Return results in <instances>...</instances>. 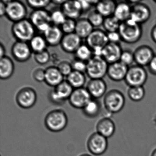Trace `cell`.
Masks as SVG:
<instances>
[{"label":"cell","instance_id":"obj_1","mask_svg":"<svg viewBox=\"0 0 156 156\" xmlns=\"http://www.w3.org/2000/svg\"><path fill=\"white\" fill-rule=\"evenodd\" d=\"M118 31L122 41L129 44L137 42L142 35L141 25L130 19L121 23Z\"/></svg>","mask_w":156,"mask_h":156},{"label":"cell","instance_id":"obj_2","mask_svg":"<svg viewBox=\"0 0 156 156\" xmlns=\"http://www.w3.org/2000/svg\"><path fill=\"white\" fill-rule=\"evenodd\" d=\"M68 123L67 115L62 109H55L47 114L44 124L47 129L53 132H58L65 129Z\"/></svg>","mask_w":156,"mask_h":156},{"label":"cell","instance_id":"obj_3","mask_svg":"<svg viewBox=\"0 0 156 156\" xmlns=\"http://www.w3.org/2000/svg\"><path fill=\"white\" fill-rule=\"evenodd\" d=\"M35 27L29 20L24 19L14 23L12 32L17 41L28 42L35 36Z\"/></svg>","mask_w":156,"mask_h":156},{"label":"cell","instance_id":"obj_4","mask_svg":"<svg viewBox=\"0 0 156 156\" xmlns=\"http://www.w3.org/2000/svg\"><path fill=\"white\" fill-rule=\"evenodd\" d=\"M125 103L124 94L116 89L108 91L104 98V106L110 114H116L121 111L125 106Z\"/></svg>","mask_w":156,"mask_h":156},{"label":"cell","instance_id":"obj_5","mask_svg":"<svg viewBox=\"0 0 156 156\" xmlns=\"http://www.w3.org/2000/svg\"><path fill=\"white\" fill-rule=\"evenodd\" d=\"M108 65L103 57L94 56L87 62L86 73L91 79H103L107 74Z\"/></svg>","mask_w":156,"mask_h":156},{"label":"cell","instance_id":"obj_6","mask_svg":"<svg viewBox=\"0 0 156 156\" xmlns=\"http://www.w3.org/2000/svg\"><path fill=\"white\" fill-rule=\"evenodd\" d=\"M147 73L144 67L137 65L129 66L125 81L128 86H143L147 79Z\"/></svg>","mask_w":156,"mask_h":156},{"label":"cell","instance_id":"obj_7","mask_svg":"<svg viewBox=\"0 0 156 156\" xmlns=\"http://www.w3.org/2000/svg\"><path fill=\"white\" fill-rule=\"evenodd\" d=\"M7 5L6 16L14 23L24 20L27 14L25 5L19 1H3Z\"/></svg>","mask_w":156,"mask_h":156},{"label":"cell","instance_id":"obj_8","mask_svg":"<svg viewBox=\"0 0 156 156\" xmlns=\"http://www.w3.org/2000/svg\"><path fill=\"white\" fill-rule=\"evenodd\" d=\"M73 90L69 83L66 80H64L50 92L49 99L55 105H62L66 100L69 99Z\"/></svg>","mask_w":156,"mask_h":156},{"label":"cell","instance_id":"obj_9","mask_svg":"<svg viewBox=\"0 0 156 156\" xmlns=\"http://www.w3.org/2000/svg\"><path fill=\"white\" fill-rule=\"evenodd\" d=\"M29 20L35 29L43 33L51 25V13L45 9L34 10L30 13Z\"/></svg>","mask_w":156,"mask_h":156},{"label":"cell","instance_id":"obj_10","mask_svg":"<svg viewBox=\"0 0 156 156\" xmlns=\"http://www.w3.org/2000/svg\"><path fill=\"white\" fill-rule=\"evenodd\" d=\"M87 147L89 152L93 155H103L106 152L108 147V139L98 132H95L88 138Z\"/></svg>","mask_w":156,"mask_h":156},{"label":"cell","instance_id":"obj_11","mask_svg":"<svg viewBox=\"0 0 156 156\" xmlns=\"http://www.w3.org/2000/svg\"><path fill=\"white\" fill-rule=\"evenodd\" d=\"M37 95L34 88L29 87L21 88L17 93L16 101L20 107L28 109L33 107L37 101Z\"/></svg>","mask_w":156,"mask_h":156},{"label":"cell","instance_id":"obj_12","mask_svg":"<svg viewBox=\"0 0 156 156\" xmlns=\"http://www.w3.org/2000/svg\"><path fill=\"white\" fill-rule=\"evenodd\" d=\"M92 98L87 88L83 87L74 89L68 100L73 107L83 109Z\"/></svg>","mask_w":156,"mask_h":156},{"label":"cell","instance_id":"obj_13","mask_svg":"<svg viewBox=\"0 0 156 156\" xmlns=\"http://www.w3.org/2000/svg\"><path fill=\"white\" fill-rule=\"evenodd\" d=\"M32 52L29 44L25 42L17 41L11 48L12 57L20 62H24L29 60L31 56Z\"/></svg>","mask_w":156,"mask_h":156},{"label":"cell","instance_id":"obj_14","mask_svg":"<svg viewBox=\"0 0 156 156\" xmlns=\"http://www.w3.org/2000/svg\"><path fill=\"white\" fill-rule=\"evenodd\" d=\"M151 14L150 9L148 6L140 1L131 7L130 19L141 25L148 20Z\"/></svg>","mask_w":156,"mask_h":156},{"label":"cell","instance_id":"obj_15","mask_svg":"<svg viewBox=\"0 0 156 156\" xmlns=\"http://www.w3.org/2000/svg\"><path fill=\"white\" fill-rule=\"evenodd\" d=\"M133 53L135 62L142 67L147 66L155 55L152 48L146 45L137 47Z\"/></svg>","mask_w":156,"mask_h":156},{"label":"cell","instance_id":"obj_16","mask_svg":"<svg viewBox=\"0 0 156 156\" xmlns=\"http://www.w3.org/2000/svg\"><path fill=\"white\" fill-rule=\"evenodd\" d=\"M87 44L92 50L103 48L108 43L106 33L99 29L94 30L86 39Z\"/></svg>","mask_w":156,"mask_h":156},{"label":"cell","instance_id":"obj_17","mask_svg":"<svg viewBox=\"0 0 156 156\" xmlns=\"http://www.w3.org/2000/svg\"><path fill=\"white\" fill-rule=\"evenodd\" d=\"M122 52L119 44L108 42L103 48L102 57L108 64H111L119 62Z\"/></svg>","mask_w":156,"mask_h":156},{"label":"cell","instance_id":"obj_18","mask_svg":"<svg viewBox=\"0 0 156 156\" xmlns=\"http://www.w3.org/2000/svg\"><path fill=\"white\" fill-rule=\"evenodd\" d=\"M129 67L120 62L108 65L107 75L109 78L115 82L125 80Z\"/></svg>","mask_w":156,"mask_h":156},{"label":"cell","instance_id":"obj_19","mask_svg":"<svg viewBox=\"0 0 156 156\" xmlns=\"http://www.w3.org/2000/svg\"><path fill=\"white\" fill-rule=\"evenodd\" d=\"M60 44L66 52L75 53L82 44V39L75 33L65 34L64 35Z\"/></svg>","mask_w":156,"mask_h":156},{"label":"cell","instance_id":"obj_20","mask_svg":"<svg viewBox=\"0 0 156 156\" xmlns=\"http://www.w3.org/2000/svg\"><path fill=\"white\" fill-rule=\"evenodd\" d=\"M86 88L92 98L98 99L106 94L107 84L103 79H91Z\"/></svg>","mask_w":156,"mask_h":156},{"label":"cell","instance_id":"obj_21","mask_svg":"<svg viewBox=\"0 0 156 156\" xmlns=\"http://www.w3.org/2000/svg\"><path fill=\"white\" fill-rule=\"evenodd\" d=\"M61 10L66 18L74 20L78 19L83 12L79 1H66Z\"/></svg>","mask_w":156,"mask_h":156},{"label":"cell","instance_id":"obj_22","mask_svg":"<svg viewBox=\"0 0 156 156\" xmlns=\"http://www.w3.org/2000/svg\"><path fill=\"white\" fill-rule=\"evenodd\" d=\"M63 36V32L61 28L54 25H51L44 33V37L47 44L52 46L61 44Z\"/></svg>","mask_w":156,"mask_h":156},{"label":"cell","instance_id":"obj_23","mask_svg":"<svg viewBox=\"0 0 156 156\" xmlns=\"http://www.w3.org/2000/svg\"><path fill=\"white\" fill-rule=\"evenodd\" d=\"M115 129L114 121L107 117L100 119L96 125L97 132L107 139L114 135Z\"/></svg>","mask_w":156,"mask_h":156},{"label":"cell","instance_id":"obj_24","mask_svg":"<svg viewBox=\"0 0 156 156\" xmlns=\"http://www.w3.org/2000/svg\"><path fill=\"white\" fill-rule=\"evenodd\" d=\"M45 70L44 82L48 85L55 87L64 81V76L61 73L57 67L50 66Z\"/></svg>","mask_w":156,"mask_h":156},{"label":"cell","instance_id":"obj_25","mask_svg":"<svg viewBox=\"0 0 156 156\" xmlns=\"http://www.w3.org/2000/svg\"><path fill=\"white\" fill-rule=\"evenodd\" d=\"M14 71L13 61L10 57L5 56L0 60V78L6 80L11 77Z\"/></svg>","mask_w":156,"mask_h":156},{"label":"cell","instance_id":"obj_26","mask_svg":"<svg viewBox=\"0 0 156 156\" xmlns=\"http://www.w3.org/2000/svg\"><path fill=\"white\" fill-rule=\"evenodd\" d=\"M94 30V27L87 19L83 18L76 21L75 33L82 39H86Z\"/></svg>","mask_w":156,"mask_h":156},{"label":"cell","instance_id":"obj_27","mask_svg":"<svg viewBox=\"0 0 156 156\" xmlns=\"http://www.w3.org/2000/svg\"><path fill=\"white\" fill-rule=\"evenodd\" d=\"M116 5L112 0L100 1L96 5V10L105 18L114 15Z\"/></svg>","mask_w":156,"mask_h":156},{"label":"cell","instance_id":"obj_28","mask_svg":"<svg viewBox=\"0 0 156 156\" xmlns=\"http://www.w3.org/2000/svg\"><path fill=\"white\" fill-rule=\"evenodd\" d=\"M131 12V7L129 3L127 2H122L117 3L114 16L122 23L130 19Z\"/></svg>","mask_w":156,"mask_h":156},{"label":"cell","instance_id":"obj_29","mask_svg":"<svg viewBox=\"0 0 156 156\" xmlns=\"http://www.w3.org/2000/svg\"><path fill=\"white\" fill-rule=\"evenodd\" d=\"M66 81L74 89L83 87L85 84L86 78L84 73L73 71L68 76Z\"/></svg>","mask_w":156,"mask_h":156},{"label":"cell","instance_id":"obj_30","mask_svg":"<svg viewBox=\"0 0 156 156\" xmlns=\"http://www.w3.org/2000/svg\"><path fill=\"white\" fill-rule=\"evenodd\" d=\"M101 109V105L98 99L92 98L83 109L84 114L89 118L97 116Z\"/></svg>","mask_w":156,"mask_h":156},{"label":"cell","instance_id":"obj_31","mask_svg":"<svg viewBox=\"0 0 156 156\" xmlns=\"http://www.w3.org/2000/svg\"><path fill=\"white\" fill-rule=\"evenodd\" d=\"M47 44L44 37L39 35H35L29 42L31 49L34 53L46 50Z\"/></svg>","mask_w":156,"mask_h":156},{"label":"cell","instance_id":"obj_32","mask_svg":"<svg viewBox=\"0 0 156 156\" xmlns=\"http://www.w3.org/2000/svg\"><path fill=\"white\" fill-rule=\"evenodd\" d=\"M76 59L83 62H88L93 55V51L87 44H82L75 52Z\"/></svg>","mask_w":156,"mask_h":156},{"label":"cell","instance_id":"obj_33","mask_svg":"<svg viewBox=\"0 0 156 156\" xmlns=\"http://www.w3.org/2000/svg\"><path fill=\"white\" fill-rule=\"evenodd\" d=\"M127 94L130 100L134 102H139L145 97V89L143 86L131 87L128 90Z\"/></svg>","mask_w":156,"mask_h":156},{"label":"cell","instance_id":"obj_34","mask_svg":"<svg viewBox=\"0 0 156 156\" xmlns=\"http://www.w3.org/2000/svg\"><path fill=\"white\" fill-rule=\"evenodd\" d=\"M121 22L114 15L105 19L103 26L107 33L118 31Z\"/></svg>","mask_w":156,"mask_h":156},{"label":"cell","instance_id":"obj_35","mask_svg":"<svg viewBox=\"0 0 156 156\" xmlns=\"http://www.w3.org/2000/svg\"><path fill=\"white\" fill-rule=\"evenodd\" d=\"M105 17H103L96 10L92 11L88 14L87 20L93 27H99L103 26Z\"/></svg>","mask_w":156,"mask_h":156},{"label":"cell","instance_id":"obj_36","mask_svg":"<svg viewBox=\"0 0 156 156\" xmlns=\"http://www.w3.org/2000/svg\"><path fill=\"white\" fill-rule=\"evenodd\" d=\"M51 21L55 26H62L66 20V18L62 10L56 9L51 13Z\"/></svg>","mask_w":156,"mask_h":156},{"label":"cell","instance_id":"obj_37","mask_svg":"<svg viewBox=\"0 0 156 156\" xmlns=\"http://www.w3.org/2000/svg\"><path fill=\"white\" fill-rule=\"evenodd\" d=\"M76 21L73 19L67 18L66 20L61 26L63 33L65 34L73 33L75 32Z\"/></svg>","mask_w":156,"mask_h":156},{"label":"cell","instance_id":"obj_38","mask_svg":"<svg viewBox=\"0 0 156 156\" xmlns=\"http://www.w3.org/2000/svg\"><path fill=\"white\" fill-rule=\"evenodd\" d=\"M34 58L37 63L45 65L48 63L51 58L50 53L47 50L34 53Z\"/></svg>","mask_w":156,"mask_h":156},{"label":"cell","instance_id":"obj_39","mask_svg":"<svg viewBox=\"0 0 156 156\" xmlns=\"http://www.w3.org/2000/svg\"><path fill=\"white\" fill-rule=\"evenodd\" d=\"M119 62L128 67L131 66L133 63L135 62L134 53L128 50L123 51Z\"/></svg>","mask_w":156,"mask_h":156},{"label":"cell","instance_id":"obj_40","mask_svg":"<svg viewBox=\"0 0 156 156\" xmlns=\"http://www.w3.org/2000/svg\"><path fill=\"white\" fill-rule=\"evenodd\" d=\"M27 4L32 9L34 10L44 9L51 3V1H31L28 0L26 1Z\"/></svg>","mask_w":156,"mask_h":156},{"label":"cell","instance_id":"obj_41","mask_svg":"<svg viewBox=\"0 0 156 156\" xmlns=\"http://www.w3.org/2000/svg\"><path fill=\"white\" fill-rule=\"evenodd\" d=\"M57 67L64 76H68L73 71L72 63L67 61L60 62L57 65Z\"/></svg>","mask_w":156,"mask_h":156},{"label":"cell","instance_id":"obj_42","mask_svg":"<svg viewBox=\"0 0 156 156\" xmlns=\"http://www.w3.org/2000/svg\"><path fill=\"white\" fill-rule=\"evenodd\" d=\"M73 71L84 73L86 72L87 63L76 59L72 63Z\"/></svg>","mask_w":156,"mask_h":156},{"label":"cell","instance_id":"obj_43","mask_svg":"<svg viewBox=\"0 0 156 156\" xmlns=\"http://www.w3.org/2000/svg\"><path fill=\"white\" fill-rule=\"evenodd\" d=\"M34 79L38 82L45 81V70L41 68H36L33 73Z\"/></svg>","mask_w":156,"mask_h":156},{"label":"cell","instance_id":"obj_44","mask_svg":"<svg viewBox=\"0 0 156 156\" xmlns=\"http://www.w3.org/2000/svg\"><path fill=\"white\" fill-rule=\"evenodd\" d=\"M107 34L108 42L119 44V42L122 41L121 36L119 31L107 33Z\"/></svg>","mask_w":156,"mask_h":156},{"label":"cell","instance_id":"obj_45","mask_svg":"<svg viewBox=\"0 0 156 156\" xmlns=\"http://www.w3.org/2000/svg\"><path fill=\"white\" fill-rule=\"evenodd\" d=\"M147 67L150 73L153 75L156 76V55L151 61Z\"/></svg>","mask_w":156,"mask_h":156},{"label":"cell","instance_id":"obj_46","mask_svg":"<svg viewBox=\"0 0 156 156\" xmlns=\"http://www.w3.org/2000/svg\"><path fill=\"white\" fill-rule=\"evenodd\" d=\"M6 7H7L6 4L4 3L3 1H1L0 3V16L1 17L6 15Z\"/></svg>","mask_w":156,"mask_h":156},{"label":"cell","instance_id":"obj_47","mask_svg":"<svg viewBox=\"0 0 156 156\" xmlns=\"http://www.w3.org/2000/svg\"><path fill=\"white\" fill-rule=\"evenodd\" d=\"M151 36L152 41L156 44V24L151 29Z\"/></svg>","mask_w":156,"mask_h":156},{"label":"cell","instance_id":"obj_48","mask_svg":"<svg viewBox=\"0 0 156 156\" xmlns=\"http://www.w3.org/2000/svg\"><path fill=\"white\" fill-rule=\"evenodd\" d=\"M0 51H1V58L5 56V52H6L5 47L2 43H1L0 44Z\"/></svg>","mask_w":156,"mask_h":156},{"label":"cell","instance_id":"obj_49","mask_svg":"<svg viewBox=\"0 0 156 156\" xmlns=\"http://www.w3.org/2000/svg\"><path fill=\"white\" fill-rule=\"evenodd\" d=\"M65 2L66 1H61V0H59V1H51V3L56 4V5H61V6H62Z\"/></svg>","mask_w":156,"mask_h":156},{"label":"cell","instance_id":"obj_50","mask_svg":"<svg viewBox=\"0 0 156 156\" xmlns=\"http://www.w3.org/2000/svg\"><path fill=\"white\" fill-rule=\"evenodd\" d=\"M151 156H156V148L153 150L151 154Z\"/></svg>","mask_w":156,"mask_h":156},{"label":"cell","instance_id":"obj_51","mask_svg":"<svg viewBox=\"0 0 156 156\" xmlns=\"http://www.w3.org/2000/svg\"><path fill=\"white\" fill-rule=\"evenodd\" d=\"M79 156H91V155H88V154H82V155H80Z\"/></svg>","mask_w":156,"mask_h":156},{"label":"cell","instance_id":"obj_52","mask_svg":"<svg viewBox=\"0 0 156 156\" xmlns=\"http://www.w3.org/2000/svg\"><path fill=\"white\" fill-rule=\"evenodd\" d=\"M154 2H155V3H156V0H154Z\"/></svg>","mask_w":156,"mask_h":156},{"label":"cell","instance_id":"obj_53","mask_svg":"<svg viewBox=\"0 0 156 156\" xmlns=\"http://www.w3.org/2000/svg\"><path fill=\"white\" fill-rule=\"evenodd\" d=\"M155 123H156V118H155Z\"/></svg>","mask_w":156,"mask_h":156}]
</instances>
